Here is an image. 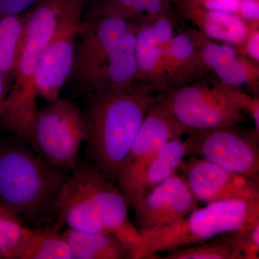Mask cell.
<instances>
[{"instance_id":"cell-1","label":"cell","mask_w":259,"mask_h":259,"mask_svg":"<svg viewBox=\"0 0 259 259\" xmlns=\"http://www.w3.org/2000/svg\"><path fill=\"white\" fill-rule=\"evenodd\" d=\"M162 97L139 83L125 91L86 96L88 162L113 185L145 116Z\"/></svg>"},{"instance_id":"cell-2","label":"cell","mask_w":259,"mask_h":259,"mask_svg":"<svg viewBox=\"0 0 259 259\" xmlns=\"http://www.w3.org/2000/svg\"><path fill=\"white\" fill-rule=\"evenodd\" d=\"M128 199L92 166L81 162L70 172L58 197L55 223L61 227L117 237L134 258L141 235L128 218Z\"/></svg>"},{"instance_id":"cell-3","label":"cell","mask_w":259,"mask_h":259,"mask_svg":"<svg viewBox=\"0 0 259 259\" xmlns=\"http://www.w3.org/2000/svg\"><path fill=\"white\" fill-rule=\"evenodd\" d=\"M70 172L49 163L13 136L12 141L0 142V203L33 226L55 219L56 202Z\"/></svg>"},{"instance_id":"cell-4","label":"cell","mask_w":259,"mask_h":259,"mask_svg":"<svg viewBox=\"0 0 259 259\" xmlns=\"http://www.w3.org/2000/svg\"><path fill=\"white\" fill-rule=\"evenodd\" d=\"M66 0H42L25 13L26 31L14 82L2 110L0 127L30 144L39 107L34 88L37 63L54 35Z\"/></svg>"},{"instance_id":"cell-5","label":"cell","mask_w":259,"mask_h":259,"mask_svg":"<svg viewBox=\"0 0 259 259\" xmlns=\"http://www.w3.org/2000/svg\"><path fill=\"white\" fill-rule=\"evenodd\" d=\"M259 223V199H229L206 204L180 222L141 235L134 259H154L158 253L199 244L222 235L248 231Z\"/></svg>"},{"instance_id":"cell-6","label":"cell","mask_w":259,"mask_h":259,"mask_svg":"<svg viewBox=\"0 0 259 259\" xmlns=\"http://www.w3.org/2000/svg\"><path fill=\"white\" fill-rule=\"evenodd\" d=\"M86 140L83 110L71 99L59 97L39 109L29 144L49 163L71 171Z\"/></svg>"},{"instance_id":"cell-7","label":"cell","mask_w":259,"mask_h":259,"mask_svg":"<svg viewBox=\"0 0 259 259\" xmlns=\"http://www.w3.org/2000/svg\"><path fill=\"white\" fill-rule=\"evenodd\" d=\"M177 118L189 129L233 126L244 120L253 97L223 83L187 85L166 95Z\"/></svg>"},{"instance_id":"cell-8","label":"cell","mask_w":259,"mask_h":259,"mask_svg":"<svg viewBox=\"0 0 259 259\" xmlns=\"http://www.w3.org/2000/svg\"><path fill=\"white\" fill-rule=\"evenodd\" d=\"M85 3L86 0H66L54 35L37 63L34 88L37 98L47 102L60 97L61 89L70 79Z\"/></svg>"},{"instance_id":"cell-9","label":"cell","mask_w":259,"mask_h":259,"mask_svg":"<svg viewBox=\"0 0 259 259\" xmlns=\"http://www.w3.org/2000/svg\"><path fill=\"white\" fill-rule=\"evenodd\" d=\"M232 127L189 129L185 141L189 155L258 182L259 132Z\"/></svg>"},{"instance_id":"cell-10","label":"cell","mask_w":259,"mask_h":259,"mask_svg":"<svg viewBox=\"0 0 259 259\" xmlns=\"http://www.w3.org/2000/svg\"><path fill=\"white\" fill-rule=\"evenodd\" d=\"M140 235L180 222L199 207V202L182 175L177 172L130 202Z\"/></svg>"},{"instance_id":"cell-11","label":"cell","mask_w":259,"mask_h":259,"mask_svg":"<svg viewBox=\"0 0 259 259\" xmlns=\"http://www.w3.org/2000/svg\"><path fill=\"white\" fill-rule=\"evenodd\" d=\"M188 127L177 118L166 96L153 104L141 123L119 175L117 187L122 190L145 161L166 143L181 139Z\"/></svg>"},{"instance_id":"cell-12","label":"cell","mask_w":259,"mask_h":259,"mask_svg":"<svg viewBox=\"0 0 259 259\" xmlns=\"http://www.w3.org/2000/svg\"><path fill=\"white\" fill-rule=\"evenodd\" d=\"M178 169L199 202L259 199L258 182L227 171L202 158L190 156V159L182 162Z\"/></svg>"},{"instance_id":"cell-13","label":"cell","mask_w":259,"mask_h":259,"mask_svg":"<svg viewBox=\"0 0 259 259\" xmlns=\"http://www.w3.org/2000/svg\"><path fill=\"white\" fill-rule=\"evenodd\" d=\"M130 22L99 16L83 20L76 44L71 78L80 86L118 47L128 31Z\"/></svg>"},{"instance_id":"cell-14","label":"cell","mask_w":259,"mask_h":259,"mask_svg":"<svg viewBox=\"0 0 259 259\" xmlns=\"http://www.w3.org/2000/svg\"><path fill=\"white\" fill-rule=\"evenodd\" d=\"M201 60L212 70L223 84L231 88L248 85L258 90L259 66L256 62L238 53L231 44L210 41L201 32H192Z\"/></svg>"},{"instance_id":"cell-15","label":"cell","mask_w":259,"mask_h":259,"mask_svg":"<svg viewBox=\"0 0 259 259\" xmlns=\"http://www.w3.org/2000/svg\"><path fill=\"white\" fill-rule=\"evenodd\" d=\"M137 71L136 31L130 22L118 47L79 88L85 96L125 91L139 83Z\"/></svg>"},{"instance_id":"cell-16","label":"cell","mask_w":259,"mask_h":259,"mask_svg":"<svg viewBox=\"0 0 259 259\" xmlns=\"http://www.w3.org/2000/svg\"><path fill=\"white\" fill-rule=\"evenodd\" d=\"M177 2L182 16L207 38L239 46L251 28V23H245L235 13L207 9L192 0Z\"/></svg>"},{"instance_id":"cell-17","label":"cell","mask_w":259,"mask_h":259,"mask_svg":"<svg viewBox=\"0 0 259 259\" xmlns=\"http://www.w3.org/2000/svg\"><path fill=\"white\" fill-rule=\"evenodd\" d=\"M187 156L185 141L176 139L166 143L144 162L122 193L131 202L169 178Z\"/></svg>"},{"instance_id":"cell-18","label":"cell","mask_w":259,"mask_h":259,"mask_svg":"<svg viewBox=\"0 0 259 259\" xmlns=\"http://www.w3.org/2000/svg\"><path fill=\"white\" fill-rule=\"evenodd\" d=\"M132 25L136 31L138 82L153 92L168 91L165 76L164 59L151 23L144 22L139 25Z\"/></svg>"},{"instance_id":"cell-19","label":"cell","mask_w":259,"mask_h":259,"mask_svg":"<svg viewBox=\"0 0 259 259\" xmlns=\"http://www.w3.org/2000/svg\"><path fill=\"white\" fill-rule=\"evenodd\" d=\"M168 90L187 86L206 69L193 38L181 33L172 39L164 64Z\"/></svg>"},{"instance_id":"cell-20","label":"cell","mask_w":259,"mask_h":259,"mask_svg":"<svg viewBox=\"0 0 259 259\" xmlns=\"http://www.w3.org/2000/svg\"><path fill=\"white\" fill-rule=\"evenodd\" d=\"M62 235L72 259L131 258L125 245L110 233H88L68 228Z\"/></svg>"},{"instance_id":"cell-21","label":"cell","mask_w":259,"mask_h":259,"mask_svg":"<svg viewBox=\"0 0 259 259\" xmlns=\"http://www.w3.org/2000/svg\"><path fill=\"white\" fill-rule=\"evenodd\" d=\"M26 15H0V74L10 90L26 31Z\"/></svg>"},{"instance_id":"cell-22","label":"cell","mask_w":259,"mask_h":259,"mask_svg":"<svg viewBox=\"0 0 259 259\" xmlns=\"http://www.w3.org/2000/svg\"><path fill=\"white\" fill-rule=\"evenodd\" d=\"M61 228L54 223L44 230L33 229L20 259H72Z\"/></svg>"},{"instance_id":"cell-23","label":"cell","mask_w":259,"mask_h":259,"mask_svg":"<svg viewBox=\"0 0 259 259\" xmlns=\"http://www.w3.org/2000/svg\"><path fill=\"white\" fill-rule=\"evenodd\" d=\"M168 0H103L89 18L105 16L132 20L144 13L153 18L166 13Z\"/></svg>"},{"instance_id":"cell-24","label":"cell","mask_w":259,"mask_h":259,"mask_svg":"<svg viewBox=\"0 0 259 259\" xmlns=\"http://www.w3.org/2000/svg\"><path fill=\"white\" fill-rule=\"evenodd\" d=\"M32 232L18 220L0 216V259H20Z\"/></svg>"},{"instance_id":"cell-25","label":"cell","mask_w":259,"mask_h":259,"mask_svg":"<svg viewBox=\"0 0 259 259\" xmlns=\"http://www.w3.org/2000/svg\"><path fill=\"white\" fill-rule=\"evenodd\" d=\"M213 238L199 244L178 248L164 257L165 259H237L226 234L220 239Z\"/></svg>"},{"instance_id":"cell-26","label":"cell","mask_w":259,"mask_h":259,"mask_svg":"<svg viewBox=\"0 0 259 259\" xmlns=\"http://www.w3.org/2000/svg\"><path fill=\"white\" fill-rule=\"evenodd\" d=\"M151 19L150 23L152 26L153 33L158 47L161 49L165 64L170 44L175 36L173 22L170 17L166 15V13Z\"/></svg>"},{"instance_id":"cell-27","label":"cell","mask_w":259,"mask_h":259,"mask_svg":"<svg viewBox=\"0 0 259 259\" xmlns=\"http://www.w3.org/2000/svg\"><path fill=\"white\" fill-rule=\"evenodd\" d=\"M259 23H251L246 38L241 45L237 46V51L242 55L246 56L258 64L259 61Z\"/></svg>"},{"instance_id":"cell-28","label":"cell","mask_w":259,"mask_h":259,"mask_svg":"<svg viewBox=\"0 0 259 259\" xmlns=\"http://www.w3.org/2000/svg\"><path fill=\"white\" fill-rule=\"evenodd\" d=\"M42 0H0V15H23Z\"/></svg>"},{"instance_id":"cell-29","label":"cell","mask_w":259,"mask_h":259,"mask_svg":"<svg viewBox=\"0 0 259 259\" xmlns=\"http://www.w3.org/2000/svg\"><path fill=\"white\" fill-rule=\"evenodd\" d=\"M236 15L245 23H259V0H241Z\"/></svg>"},{"instance_id":"cell-30","label":"cell","mask_w":259,"mask_h":259,"mask_svg":"<svg viewBox=\"0 0 259 259\" xmlns=\"http://www.w3.org/2000/svg\"><path fill=\"white\" fill-rule=\"evenodd\" d=\"M209 10L228 12L236 14L241 0H192Z\"/></svg>"},{"instance_id":"cell-31","label":"cell","mask_w":259,"mask_h":259,"mask_svg":"<svg viewBox=\"0 0 259 259\" xmlns=\"http://www.w3.org/2000/svg\"><path fill=\"white\" fill-rule=\"evenodd\" d=\"M253 118L255 124V130L259 132V99L258 97H253L248 106V112Z\"/></svg>"},{"instance_id":"cell-32","label":"cell","mask_w":259,"mask_h":259,"mask_svg":"<svg viewBox=\"0 0 259 259\" xmlns=\"http://www.w3.org/2000/svg\"><path fill=\"white\" fill-rule=\"evenodd\" d=\"M8 93H9V90L7 88L3 76H2L1 74H0V116H1L3 105H4L5 99H6Z\"/></svg>"},{"instance_id":"cell-33","label":"cell","mask_w":259,"mask_h":259,"mask_svg":"<svg viewBox=\"0 0 259 259\" xmlns=\"http://www.w3.org/2000/svg\"><path fill=\"white\" fill-rule=\"evenodd\" d=\"M0 216H4V217L13 218V219L18 220V221L22 222L20 219H18V218L15 217V216L13 215V214H11L9 211L7 210V209H5L4 207H3V204L1 203H0Z\"/></svg>"},{"instance_id":"cell-34","label":"cell","mask_w":259,"mask_h":259,"mask_svg":"<svg viewBox=\"0 0 259 259\" xmlns=\"http://www.w3.org/2000/svg\"><path fill=\"white\" fill-rule=\"evenodd\" d=\"M168 1H169V2H170V1H171V0H168Z\"/></svg>"}]
</instances>
